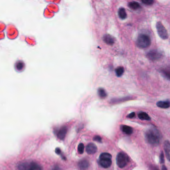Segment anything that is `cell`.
I'll return each mask as SVG.
<instances>
[{"instance_id":"cell-1","label":"cell","mask_w":170,"mask_h":170,"mask_svg":"<svg viewBox=\"0 0 170 170\" xmlns=\"http://www.w3.org/2000/svg\"><path fill=\"white\" fill-rule=\"evenodd\" d=\"M145 137L147 141L150 144L154 146L158 145L161 139L159 131L154 127L151 128L146 131Z\"/></svg>"},{"instance_id":"cell-2","label":"cell","mask_w":170,"mask_h":170,"mask_svg":"<svg viewBox=\"0 0 170 170\" xmlns=\"http://www.w3.org/2000/svg\"><path fill=\"white\" fill-rule=\"evenodd\" d=\"M136 44L141 48H148L151 44L150 37L145 34H141L137 37Z\"/></svg>"},{"instance_id":"cell-3","label":"cell","mask_w":170,"mask_h":170,"mask_svg":"<svg viewBox=\"0 0 170 170\" xmlns=\"http://www.w3.org/2000/svg\"><path fill=\"white\" fill-rule=\"evenodd\" d=\"M129 161V157L125 153H119L117 155L116 164L120 168H123L126 166Z\"/></svg>"},{"instance_id":"cell-4","label":"cell","mask_w":170,"mask_h":170,"mask_svg":"<svg viewBox=\"0 0 170 170\" xmlns=\"http://www.w3.org/2000/svg\"><path fill=\"white\" fill-rule=\"evenodd\" d=\"M156 28H157L158 35L162 39H168V32L163 24L161 23V22L158 21L157 23Z\"/></svg>"},{"instance_id":"cell-5","label":"cell","mask_w":170,"mask_h":170,"mask_svg":"<svg viewBox=\"0 0 170 170\" xmlns=\"http://www.w3.org/2000/svg\"><path fill=\"white\" fill-rule=\"evenodd\" d=\"M162 55L159 52L156 50H151L147 54V57L151 60H157L159 59Z\"/></svg>"},{"instance_id":"cell-6","label":"cell","mask_w":170,"mask_h":170,"mask_svg":"<svg viewBox=\"0 0 170 170\" xmlns=\"http://www.w3.org/2000/svg\"><path fill=\"white\" fill-rule=\"evenodd\" d=\"M67 130H68V128L66 126H63L60 129L57 134L58 138L60 140H63L65 138L67 132Z\"/></svg>"},{"instance_id":"cell-7","label":"cell","mask_w":170,"mask_h":170,"mask_svg":"<svg viewBox=\"0 0 170 170\" xmlns=\"http://www.w3.org/2000/svg\"><path fill=\"white\" fill-rule=\"evenodd\" d=\"M97 151V147L94 143H89L86 147V152L88 154H94Z\"/></svg>"},{"instance_id":"cell-8","label":"cell","mask_w":170,"mask_h":170,"mask_svg":"<svg viewBox=\"0 0 170 170\" xmlns=\"http://www.w3.org/2000/svg\"><path fill=\"white\" fill-rule=\"evenodd\" d=\"M100 164L102 167L104 168H107L111 166L112 162L111 160L109 159H101L99 161Z\"/></svg>"},{"instance_id":"cell-9","label":"cell","mask_w":170,"mask_h":170,"mask_svg":"<svg viewBox=\"0 0 170 170\" xmlns=\"http://www.w3.org/2000/svg\"><path fill=\"white\" fill-rule=\"evenodd\" d=\"M89 162L87 160L83 159L79 162L78 166L81 170H85L89 167Z\"/></svg>"},{"instance_id":"cell-10","label":"cell","mask_w":170,"mask_h":170,"mask_svg":"<svg viewBox=\"0 0 170 170\" xmlns=\"http://www.w3.org/2000/svg\"><path fill=\"white\" fill-rule=\"evenodd\" d=\"M164 147L167 158L170 162V142L169 141H166L164 142Z\"/></svg>"},{"instance_id":"cell-11","label":"cell","mask_w":170,"mask_h":170,"mask_svg":"<svg viewBox=\"0 0 170 170\" xmlns=\"http://www.w3.org/2000/svg\"><path fill=\"white\" fill-rule=\"evenodd\" d=\"M28 170H43L42 167L34 162H30Z\"/></svg>"},{"instance_id":"cell-12","label":"cell","mask_w":170,"mask_h":170,"mask_svg":"<svg viewBox=\"0 0 170 170\" xmlns=\"http://www.w3.org/2000/svg\"><path fill=\"white\" fill-rule=\"evenodd\" d=\"M25 64L21 60H18L15 64V68L18 71H22L25 69Z\"/></svg>"},{"instance_id":"cell-13","label":"cell","mask_w":170,"mask_h":170,"mask_svg":"<svg viewBox=\"0 0 170 170\" xmlns=\"http://www.w3.org/2000/svg\"><path fill=\"white\" fill-rule=\"evenodd\" d=\"M157 106L160 108H168L170 106V102L169 101H160L157 103Z\"/></svg>"},{"instance_id":"cell-14","label":"cell","mask_w":170,"mask_h":170,"mask_svg":"<svg viewBox=\"0 0 170 170\" xmlns=\"http://www.w3.org/2000/svg\"><path fill=\"white\" fill-rule=\"evenodd\" d=\"M103 39L107 44H109V45H112L114 44V38L109 35H106L104 36Z\"/></svg>"},{"instance_id":"cell-15","label":"cell","mask_w":170,"mask_h":170,"mask_svg":"<svg viewBox=\"0 0 170 170\" xmlns=\"http://www.w3.org/2000/svg\"><path fill=\"white\" fill-rule=\"evenodd\" d=\"M121 129L123 132L125 133L126 134L130 135L133 133V129L130 126L122 125L121 126Z\"/></svg>"},{"instance_id":"cell-16","label":"cell","mask_w":170,"mask_h":170,"mask_svg":"<svg viewBox=\"0 0 170 170\" xmlns=\"http://www.w3.org/2000/svg\"><path fill=\"white\" fill-rule=\"evenodd\" d=\"M30 165V162H23L19 163L18 165L19 170H28Z\"/></svg>"},{"instance_id":"cell-17","label":"cell","mask_w":170,"mask_h":170,"mask_svg":"<svg viewBox=\"0 0 170 170\" xmlns=\"http://www.w3.org/2000/svg\"><path fill=\"white\" fill-rule=\"evenodd\" d=\"M139 118L142 120H150L151 118L150 117L148 114L144 112H142L138 114Z\"/></svg>"},{"instance_id":"cell-18","label":"cell","mask_w":170,"mask_h":170,"mask_svg":"<svg viewBox=\"0 0 170 170\" xmlns=\"http://www.w3.org/2000/svg\"><path fill=\"white\" fill-rule=\"evenodd\" d=\"M118 16L120 18L123 20L126 19L127 17V14H126L125 10L123 8H121L119 9L118 12Z\"/></svg>"},{"instance_id":"cell-19","label":"cell","mask_w":170,"mask_h":170,"mask_svg":"<svg viewBox=\"0 0 170 170\" xmlns=\"http://www.w3.org/2000/svg\"><path fill=\"white\" fill-rule=\"evenodd\" d=\"M128 7L130 9L134 10H136L139 9L140 8V4L137 2H131L129 3Z\"/></svg>"},{"instance_id":"cell-20","label":"cell","mask_w":170,"mask_h":170,"mask_svg":"<svg viewBox=\"0 0 170 170\" xmlns=\"http://www.w3.org/2000/svg\"><path fill=\"white\" fill-rule=\"evenodd\" d=\"M162 73L166 77L170 80V66H167L162 69Z\"/></svg>"},{"instance_id":"cell-21","label":"cell","mask_w":170,"mask_h":170,"mask_svg":"<svg viewBox=\"0 0 170 170\" xmlns=\"http://www.w3.org/2000/svg\"><path fill=\"white\" fill-rule=\"evenodd\" d=\"M125 72V69L123 67L119 66L116 69V75L118 77L121 76Z\"/></svg>"},{"instance_id":"cell-22","label":"cell","mask_w":170,"mask_h":170,"mask_svg":"<svg viewBox=\"0 0 170 170\" xmlns=\"http://www.w3.org/2000/svg\"><path fill=\"white\" fill-rule=\"evenodd\" d=\"M98 94L101 98H105L107 96V94L105 92V91L103 88L98 89Z\"/></svg>"},{"instance_id":"cell-23","label":"cell","mask_w":170,"mask_h":170,"mask_svg":"<svg viewBox=\"0 0 170 170\" xmlns=\"http://www.w3.org/2000/svg\"><path fill=\"white\" fill-rule=\"evenodd\" d=\"M111 158H112L111 155L109 153H103L100 155V159H111Z\"/></svg>"},{"instance_id":"cell-24","label":"cell","mask_w":170,"mask_h":170,"mask_svg":"<svg viewBox=\"0 0 170 170\" xmlns=\"http://www.w3.org/2000/svg\"><path fill=\"white\" fill-rule=\"evenodd\" d=\"M85 147L84 144L83 143L79 144L78 147V150L80 154H83L84 152Z\"/></svg>"},{"instance_id":"cell-25","label":"cell","mask_w":170,"mask_h":170,"mask_svg":"<svg viewBox=\"0 0 170 170\" xmlns=\"http://www.w3.org/2000/svg\"><path fill=\"white\" fill-rule=\"evenodd\" d=\"M142 2L147 5H152L153 3H154V1L152 0H143L142 1Z\"/></svg>"},{"instance_id":"cell-26","label":"cell","mask_w":170,"mask_h":170,"mask_svg":"<svg viewBox=\"0 0 170 170\" xmlns=\"http://www.w3.org/2000/svg\"><path fill=\"white\" fill-rule=\"evenodd\" d=\"M94 140L95 141H97L98 142H102V138L101 137H100V136H96L94 137Z\"/></svg>"},{"instance_id":"cell-27","label":"cell","mask_w":170,"mask_h":170,"mask_svg":"<svg viewBox=\"0 0 170 170\" xmlns=\"http://www.w3.org/2000/svg\"><path fill=\"white\" fill-rule=\"evenodd\" d=\"M160 162L161 163H164V161H165V159H164V153L163 152L161 153V154L160 155Z\"/></svg>"},{"instance_id":"cell-28","label":"cell","mask_w":170,"mask_h":170,"mask_svg":"<svg viewBox=\"0 0 170 170\" xmlns=\"http://www.w3.org/2000/svg\"><path fill=\"white\" fill-rule=\"evenodd\" d=\"M135 113L134 112H132L131 113L129 114V115H127V117L129 118H132L133 117L135 116Z\"/></svg>"},{"instance_id":"cell-29","label":"cell","mask_w":170,"mask_h":170,"mask_svg":"<svg viewBox=\"0 0 170 170\" xmlns=\"http://www.w3.org/2000/svg\"><path fill=\"white\" fill-rule=\"evenodd\" d=\"M55 152H56L57 154L60 155L61 154V151L60 149L59 148H57L55 149Z\"/></svg>"},{"instance_id":"cell-30","label":"cell","mask_w":170,"mask_h":170,"mask_svg":"<svg viewBox=\"0 0 170 170\" xmlns=\"http://www.w3.org/2000/svg\"><path fill=\"white\" fill-rule=\"evenodd\" d=\"M52 170H62V169L60 168L59 167L56 166L54 167Z\"/></svg>"},{"instance_id":"cell-31","label":"cell","mask_w":170,"mask_h":170,"mask_svg":"<svg viewBox=\"0 0 170 170\" xmlns=\"http://www.w3.org/2000/svg\"><path fill=\"white\" fill-rule=\"evenodd\" d=\"M162 170H167V169L166 167L164 166V165H163L162 167Z\"/></svg>"},{"instance_id":"cell-32","label":"cell","mask_w":170,"mask_h":170,"mask_svg":"<svg viewBox=\"0 0 170 170\" xmlns=\"http://www.w3.org/2000/svg\"><path fill=\"white\" fill-rule=\"evenodd\" d=\"M152 170H158V169L156 168L155 167H153L152 168Z\"/></svg>"}]
</instances>
